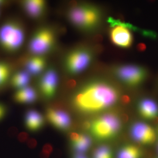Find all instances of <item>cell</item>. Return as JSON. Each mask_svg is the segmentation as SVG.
<instances>
[{"label":"cell","instance_id":"cell-17","mask_svg":"<svg viewBox=\"0 0 158 158\" xmlns=\"http://www.w3.org/2000/svg\"><path fill=\"white\" fill-rule=\"evenodd\" d=\"M31 81V74L27 71L18 72L11 78V85L18 90L27 87Z\"/></svg>","mask_w":158,"mask_h":158},{"label":"cell","instance_id":"cell-10","mask_svg":"<svg viewBox=\"0 0 158 158\" xmlns=\"http://www.w3.org/2000/svg\"><path fill=\"white\" fill-rule=\"evenodd\" d=\"M131 131L133 138L143 144H152L156 138L155 130L148 125L143 123H137L134 124Z\"/></svg>","mask_w":158,"mask_h":158},{"label":"cell","instance_id":"cell-1","mask_svg":"<svg viewBox=\"0 0 158 158\" xmlns=\"http://www.w3.org/2000/svg\"><path fill=\"white\" fill-rule=\"evenodd\" d=\"M118 98V92L115 87L106 82L95 81L79 90L74 96L73 102L79 111L94 113L113 106Z\"/></svg>","mask_w":158,"mask_h":158},{"label":"cell","instance_id":"cell-29","mask_svg":"<svg viewBox=\"0 0 158 158\" xmlns=\"http://www.w3.org/2000/svg\"><path fill=\"white\" fill-rule=\"evenodd\" d=\"M83 129L85 130H90L91 127V122L89 121H86L84 122L83 125Z\"/></svg>","mask_w":158,"mask_h":158},{"label":"cell","instance_id":"cell-25","mask_svg":"<svg viewBox=\"0 0 158 158\" xmlns=\"http://www.w3.org/2000/svg\"><path fill=\"white\" fill-rule=\"evenodd\" d=\"M53 150V148L52 144H49V143H47V144H44L43 147L42 149V150L47 152H48L50 154L52 152Z\"/></svg>","mask_w":158,"mask_h":158},{"label":"cell","instance_id":"cell-28","mask_svg":"<svg viewBox=\"0 0 158 158\" xmlns=\"http://www.w3.org/2000/svg\"><path fill=\"white\" fill-rule=\"evenodd\" d=\"M18 132L17 129L15 127H11L9 129L8 134L10 136H14L17 134Z\"/></svg>","mask_w":158,"mask_h":158},{"label":"cell","instance_id":"cell-31","mask_svg":"<svg viewBox=\"0 0 158 158\" xmlns=\"http://www.w3.org/2000/svg\"><path fill=\"white\" fill-rule=\"evenodd\" d=\"M73 158H88V157L84 154V153L76 152L73 155Z\"/></svg>","mask_w":158,"mask_h":158},{"label":"cell","instance_id":"cell-3","mask_svg":"<svg viewBox=\"0 0 158 158\" xmlns=\"http://www.w3.org/2000/svg\"><path fill=\"white\" fill-rule=\"evenodd\" d=\"M25 37L24 30L16 22H7L0 27V46L9 52L18 51L23 44Z\"/></svg>","mask_w":158,"mask_h":158},{"label":"cell","instance_id":"cell-14","mask_svg":"<svg viewBox=\"0 0 158 158\" xmlns=\"http://www.w3.org/2000/svg\"><path fill=\"white\" fill-rule=\"evenodd\" d=\"M22 6L29 16L39 18L45 12L46 2L41 0H27L23 2Z\"/></svg>","mask_w":158,"mask_h":158},{"label":"cell","instance_id":"cell-16","mask_svg":"<svg viewBox=\"0 0 158 158\" xmlns=\"http://www.w3.org/2000/svg\"><path fill=\"white\" fill-rule=\"evenodd\" d=\"M46 62L43 56H34L26 63L27 71L31 75H38L44 72Z\"/></svg>","mask_w":158,"mask_h":158},{"label":"cell","instance_id":"cell-7","mask_svg":"<svg viewBox=\"0 0 158 158\" xmlns=\"http://www.w3.org/2000/svg\"><path fill=\"white\" fill-rule=\"evenodd\" d=\"M112 28L110 31V38L113 44L123 48H127L133 43V37L131 30L126 27V23L109 17L107 19Z\"/></svg>","mask_w":158,"mask_h":158},{"label":"cell","instance_id":"cell-20","mask_svg":"<svg viewBox=\"0 0 158 158\" xmlns=\"http://www.w3.org/2000/svg\"><path fill=\"white\" fill-rule=\"evenodd\" d=\"M10 69L9 65L2 62H0V88L7 83L10 77Z\"/></svg>","mask_w":158,"mask_h":158},{"label":"cell","instance_id":"cell-22","mask_svg":"<svg viewBox=\"0 0 158 158\" xmlns=\"http://www.w3.org/2000/svg\"><path fill=\"white\" fill-rule=\"evenodd\" d=\"M141 33L144 37H149L152 39H156L157 37V35L155 32L150 30H142Z\"/></svg>","mask_w":158,"mask_h":158},{"label":"cell","instance_id":"cell-9","mask_svg":"<svg viewBox=\"0 0 158 158\" xmlns=\"http://www.w3.org/2000/svg\"><path fill=\"white\" fill-rule=\"evenodd\" d=\"M59 83L57 72L52 68L44 72L40 79L39 88L40 92L45 98L51 99L55 96Z\"/></svg>","mask_w":158,"mask_h":158},{"label":"cell","instance_id":"cell-32","mask_svg":"<svg viewBox=\"0 0 158 158\" xmlns=\"http://www.w3.org/2000/svg\"><path fill=\"white\" fill-rule=\"evenodd\" d=\"M122 101L123 102V103L126 104L128 103L129 102L130 98L128 96H127V95H125V96L123 97L122 98Z\"/></svg>","mask_w":158,"mask_h":158},{"label":"cell","instance_id":"cell-30","mask_svg":"<svg viewBox=\"0 0 158 158\" xmlns=\"http://www.w3.org/2000/svg\"><path fill=\"white\" fill-rule=\"evenodd\" d=\"M50 154L48 152L44 151L42 150V151L40 153L39 156L40 158H48L49 157Z\"/></svg>","mask_w":158,"mask_h":158},{"label":"cell","instance_id":"cell-33","mask_svg":"<svg viewBox=\"0 0 158 158\" xmlns=\"http://www.w3.org/2000/svg\"><path fill=\"white\" fill-rule=\"evenodd\" d=\"M144 45L143 44H139V45L138 46V48L139 50L140 51H142L144 49Z\"/></svg>","mask_w":158,"mask_h":158},{"label":"cell","instance_id":"cell-15","mask_svg":"<svg viewBox=\"0 0 158 158\" xmlns=\"http://www.w3.org/2000/svg\"><path fill=\"white\" fill-rule=\"evenodd\" d=\"M37 94L35 89L28 86L18 89L14 95L15 101L22 104H31L37 101Z\"/></svg>","mask_w":158,"mask_h":158},{"label":"cell","instance_id":"cell-12","mask_svg":"<svg viewBox=\"0 0 158 158\" xmlns=\"http://www.w3.org/2000/svg\"><path fill=\"white\" fill-rule=\"evenodd\" d=\"M45 120L44 117L37 111L29 110L25 116L26 127L31 131H37L44 126Z\"/></svg>","mask_w":158,"mask_h":158},{"label":"cell","instance_id":"cell-5","mask_svg":"<svg viewBox=\"0 0 158 158\" xmlns=\"http://www.w3.org/2000/svg\"><path fill=\"white\" fill-rule=\"evenodd\" d=\"M56 42V34L53 30L43 27L33 34L29 43V50L34 56H43L52 49Z\"/></svg>","mask_w":158,"mask_h":158},{"label":"cell","instance_id":"cell-34","mask_svg":"<svg viewBox=\"0 0 158 158\" xmlns=\"http://www.w3.org/2000/svg\"><path fill=\"white\" fill-rule=\"evenodd\" d=\"M4 2H3V1L0 0V6H1V5H2Z\"/></svg>","mask_w":158,"mask_h":158},{"label":"cell","instance_id":"cell-27","mask_svg":"<svg viewBox=\"0 0 158 158\" xmlns=\"http://www.w3.org/2000/svg\"><path fill=\"white\" fill-rule=\"evenodd\" d=\"M6 113V108L3 105L0 103V120H1L5 116Z\"/></svg>","mask_w":158,"mask_h":158},{"label":"cell","instance_id":"cell-4","mask_svg":"<svg viewBox=\"0 0 158 158\" xmlns=\"http://www.w3.org/2000/svg\"><path fill=\"white\" fill-rule=\"evenodd\" d=\"M121 123L115 114L108 113L91 122L90 131L99 140H107L115 137L121 129Z\"/></svg>","mask_w":158,"mask_h":158},{"label":"cell","instance_id":"cell-21","mask_svg":"<svg viewBox=\"0 0 158 158\" xmlns=\"http://www.w3.org/2000/svg\"><path fill=\"white\" fill-rule=\"evenodd\" d=\"M112 150L109 146L104 145L95 150L93 153V158H113Z\"/></svg>","mask_w":158,"mask_h":158},{"label":"cell","instance_id":"cell-2","mask_svg":"<svg viewBox=\"0 0 158 158\" xmlns=\"http://www.w3.org/2000/svg\"><path fill=\"white\" fill-rule=\"evenodd\" d=\"M69 19L74 26L84 31H90L98 25L100 12L95 6L86 4L75 5L69 9Z\"/></svg>","mask_w":158,"mask_h":158},{"label":"cell","instance_id":"cell-13","mask_svg":"<svg viewBox=\"0 0 158 158\" xmlns=\"http://www.w3.org/2000/svg\"><path fill=\"white\" fill-rule=\"evenodd\" d=\"M138 107L141 116L145 119L152 120L157 118L158 106L152 99L144 98L141 100Z\"/></svg>","mask_w":158,"mask_h":158},{"label":"cell","instance_id":"cell-11","mask_svg":"<svg viewBox=\"0 0 158 158\" xmlns=\"http://www.w3.org/2000/svg\"><path fill=\"white\" fill-rule=\"evenodd\" d=\"M46 116L57 129L66 131L70 128L71 125L70 116L65 111L49 108L46 112Z\"/></svg>","mask_w":158,"mask_h":158},{"label":"cell","instance_id":"cell-24","mask_svg":"<svg viewBox=\"0 0 158 158\" xmlns=\"http://www.w3.org/2000/svg\"><path fill=\"white\" fill-rule=\"evenodd\" d=\"M37 141L34 138H31L27 141V145L30 148H35L37 146Z\"/></svg>","mask_w":158,"mask_h":158},{"label":"cell","instance_id":"cell-8","mask_svg":"<svg viewBox=\"0 0 158 158\" xmlns=\"http://www.w3.org/2000/svg\"><path fill=\"white\" fill-rule=\"evenodd\" d=\"M116 76L123 82L131 86L140 85L147 78L146 69L136 65H125L116 69Z\"/></svg>","mask_w":158,"mask_h":158},{"label":"cell","instance_id":"cell-19","mask_svg":"<svg viewBox=\"0 0 158 158\" xmlns=\"http://www.w3.org/2000/svg\"><path fill=\"white\" fill-rule=\"evenodd\" d=\"M142 152L141 149L135 146L127 145L119 150L117 158H141Z\"/></svg>","mask_w":158,"mask_h":158},{"label":"cell","instance_id":"cell-26","mask_svg":"<svg viewBox=\"0 0 158 158\" xmlns=\"http://www.w3.org/2000/svg\"><path fill=\"white\" fill-rule=\"evenodd\" d=\"M81 134H78L76 132H72L70 133L69 135V138H70L71 142H74L76 141L77 140L79 139Z\"/></svg>","mask_w":158,"mask_h":158},{"label":"cell","instance_id":"cell-23","mask_svg":"<svg viewBox=\"0 0 158 158\" xmlns=\"http://www.w3.org/2000/svg\"><path fill=\"white\" fill-rule=\"evenodd\" d=\"M29 135L28 134L25 132H22L19 134L18 135V140L21 143H24L28 141Z\"/></svg>","mask_w":158,"mask_h":158},{"label":"cell","instance_id":"cell-6","mask_svg":"<svg viewBox=\"0 0 158 158\" xmlns=\"http://www.w3.org/2000/svg\"><path fill=\"white\" fill-rule=\"evenodd\" d=\"M92 59L91 51L88 49H76L71 52L66 56L65 68L69 73L77 74L88 67Z\"/></svg>","mask_w":158,"mask_h":158},{"label":"cell","instance_id":"cell-18","mask_svg":"<svg viewBox=\"0 0 158 158\" xmlns=\"http://www.w3.org/2000/svg\"><path fill=\"white\" fill-rule=\"evenodd\" d=\"M92 141L90 136L85 134H81L79 139L71 144L76 152L84 153L90 148Z\"/></svg>","mask_w":158,"mask_h":158}]
</instances>
